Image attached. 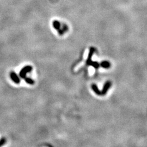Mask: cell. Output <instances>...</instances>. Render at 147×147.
<instances>
[{"mask_svg":"<svg viewBox=\"0 0 147 147\" xmlns=\"http://www.w3.org/2000/svg\"><path fill=\"white\" fill-rule=\"evenodd\" d=\"M53 27H54L55 29H56L57 31H58V32L59 33V34L60 35H63L64 33V32H66L68 30L67 27L65 26L64 25L60 26V25H61L60 23L57 20H55L53 22Z\"/></svg>","mask_w":147,"mask_h":147,"instance_id":"1","label":"cell"},{"mask_svg":"<svg viewBox=\"0 0 147 147\" xmlns=\"http://www.w3.org/2000/svg\"><path fill=\"white\" fill-rule=\"evenodd\" d=\"M32 70V67L31 65H27L23 67L19 73L20 77L22 79H24L26 77V74L31 72Z\"/></svg>","mask_w":147,"mask_h":147,"instance_id":"2","label":"cell"},{"mask_svg":"<svg viewBox=\"0 0 147 147\" xmlns=\"http://www.w3.org/2000/svg\"><path fill=\"white\" fill-rule=\"evenodd\" d=\"M10 77L13 81L16 84H19L20 83V79L18 75L14 72H11L10 73Z\"/></svg>","mask_w":147,"mask_h":147,"instance_id":"3","label":"cell"},{"mask_svg":"<svg viewBox=\"0 0 147 147\" xmlns=\"http://www.w3.org/2000/svg\"><path fill=\"white\" fill-rule=\"evenodd\" d=\"M111 86V83L110 82H107L105 85V87H104L102 91L101 92V96H103V95L105 94L107 92L108 89Z\"/></svg>","mask_w":147,"mask_h":147,"instance_id":"4","label":"cell"},{"mask_svg":"<svg viewBox=\"0 0 147 147\" xmlns=\"http://www.w3.org/2000/svg\"><path fill=\"white\" fill-rule=\"evenodd\" d=\"M24 80H25V82H26L27 83L29 84H32H32H34V83H35L34 81L33 80V79L30 78V77H26L24 79Z\"/></svg>","mask_w":147,"mask_h":147,"instance_id":"5","label":"cell"},{"mask_svg":"<svg viewBox=\"0 0 147 147\" xmlns=\"http://www.w3.org/2000/svg\"><path fill=\"white\" fill-rule=\"evenodd\" d=\"M101 65L103 68H107L110 67V63L108 62L105 61V62H103L101 64Z\"/></svg>","mask_w":147,"mask_h":147,"instance_id":"6","label":"cell"},{"mask_svg":"<svg viewBox=\"0 0 147 147\" xmlns=\"http://www.w3.org/2000/svg\"><path fill=\"white\" fill-rule=\"evenodd\" d=\"M6 143V138H4V137H2V138L0 140V146H2L3 145H4Z\"/></svg>","mask_w":147,"mask_h":147,"instance_id":"7","label":"cell"}]
</instances>
